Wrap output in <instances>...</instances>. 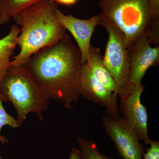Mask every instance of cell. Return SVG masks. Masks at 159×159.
I'll return each mask as SVG.
<instances>
[{
  "label": "cell",
  "instance_id": "15",
  "mask_svg": "<svg viewBox=\"0 0 159 159\" xmlns=\"http://www.w3.org/2000/svg\"><path fill=\"white\" fill-rule=\"evenodd\" d=\"M6 125H9L12 128H18L20 126L17 120L7 113L3 107L2 99L0 98V141L4 145L9 142L8 139L1 134L2 129Z\"/></svg>",
  "mask_w": 159,
  "mask_h": 159
},
{
  "label": "cell",
  "instance_id": "14",
  "mask_svg": "<svg viewBox=\"0 0 159 159\" xmlns=\"http://www.w3.org/2000/svg\"><path fill=\"white\" fill-rule=\"evenodd\" d=\"M77 140L83 159H111L100 153L97 144L94 141H87L80 137H78Z\"/></svg>",
  "mask_w": 159,
  "mask_h": 159
},
{
  "label": "cell",
  "instance_id": "9",
  "mask_svg": "<svg viewBox=\"0 0 159 159\" xmlns=\"http://www.w3.org/2000/svg\"><path fill=\"white\" fill-rule=\"evenodd\" d=\"M81 97L103 107L107 116H119L117 105L118 95L108 90L91 73L86 64L83 65L80 78Z\"/></svg>",
  "mask_w": 159,
  "mask_h": 159
},
{
  "label": "cell",
  "instance_id": "2",
  "mask_svg": "<svg viewBox=\"0 0 159 159\" xmlns=\"http://www.w3.org/2000/svg\"><path fill=\"white\" fill-rule=\"evenodd\" d=\"M57 8L52 0H43L12 16L20 27L17 42L20 51L11 61V66H24L35 52L64 37L66 29L56 17Z\"/></svg>",
  "mask_w": 159,
  "mask_h": 159
},
{
  "label": "cell",
  "instance_id": "12",
  "mask_svg": "<svg viewBox=\"0 0 159 159\" xmlns=\"http://www.w3.org/2000/svg\"><path fill=\"white\" fill-rule=\"evenodd\" d=\"M20 33L18 26L13 25L8 34L0 39V80L11 66L10 58L17 45Z\"/></svg>",
  "mask_w": 159,
  "mask_h": 159
},
{
  "label": "cell",
  "instance_id": "7",
  "mask_svg": "<svg viewBox=\"0 0 159 159\" xmlns=\"http://www.w3.org/2000/svg\"><path fill=\"white\" fill-rule=\"evenodd\" d=\"M106 133L113 141L119 156L122 159H143V147L134 130L122 117L102 118Z\"/></svg>",
  "mask_w": 159,
  "mask_h": 159
},
{
  "label": "cell",
  "instance_id": "17",
  "mask_svg": "<svg viewBox=\"0 0 159 159\" xmlns=\"http://www.w3.org/2000/svg\"><path fill=\"white\" fill-rule=\"evenodd\" d=\"M152 15L155 20L159 22V0H149Z\"/></svg>",
  "mask_w": 159,
  "mask_h": 159
},
{
  "label": "cell",
  "instance_id": "8",
  "mask_svg": "<svg viewBox=\"0 0 159 159\" xmlns=\"http://www.w3.org/2000/svg\"><path fill=\"white\" fill-rule=\"evenodd\" d=\"M150 39L143 36L129 49L130 72L129 82L140 84L148 68L158 64L159 46L152 47Z\"/></svg>",
  "mask_w": 159,
  "mask_h": 159
},
{
  "label": "cell",
  "instance_id": "11",
  "mask_svg": "<svg viewBox=\"0 0 159 159\" xmlns=\"http://www.w3.org/2000/svg\"><path fill=\"white\" fill-rule=\"evenodd\" d=\"M91 73L110 92L118 95V89L115 80L103 61L100 50L91 45L86 62Z\"/></svg>",
  "mask_w": 159,
  "mask_h": 159
},
{
  "label": "cell",
  "instance_id": "10",
  "mask_svg": "<svg viewBox=\"0 0 159 159\" xmlns=\"http://www.w3.org/2000/svg\"><path fill=\"white\" fill-rule=\"evenodd\" d=\"M56 14L58 21L74 36L81 53L83 63H85L91 46V38L95 28L99 25V16H94L89 19H80L71 15H66L58 8Z\"/></svg>",
  "mask_w": 159,
  "mask_h": 159
},
{
  "label": "cell",
  "instance_id": "13",
  "mask_svg": "<svg viewBox=\"0 0 159 159\" xmlns=\"http://www.w3.org/2000/svg\"><path fill=\"white\" fill-rule=\"evenodd\" d=\"M43 0H4L0 7V16L11 18L15 14Z\"/></svg>",
  "mask_w": 159,
  "mask_h": 159
},
{
  "label": "cell",
  "instance_id": "21",
  "mask_svg": "<svg viewBox=\"0 0 159 159\" xmlns=\"http://www.w3.org/2000/svg\"><path fill=\"white\" fill-rule=\"evenodd\" d=\"M3 1H4V0H0V7H1V6H2Z\"/></svg>",
  "mask_w": 159,
  "mask_h": 159
},
{
  "label": "cell",
  "instance_id": "6",
  "mask_svg": "<svg viewBox=\"0 0 159 159\" xmlns=\"http://www.w3.org/2000/svg\"><path fill=\"white\" fill-rule=\"evenodd\" d=\"M99 25L104 27L108 33L103 61L115 80L118 93L129 82L130 72L129 50L123 38L116 30L104 23Z\"/></svg>",
  "mask_w": 159,
  "mask_h": 159
},
{
  "label": "cell",
  "instance_id": "18",
  "mask_svg": "<svg viewBox=\"0 0 159 159\" xmlns=\"http://www.w3.org/2000/svg\"><path fill=\"white\" fill-rule=\"evenodd\" d=\"M69 159H83L81 152L77 148L72 147Z\"/></svg>",
  "mask_w": 159,
  "mask_h": 159
},
{
  "label": "cell",
  "instance_id": "19",
  "mask_svg": "<svg viewBox=\"0 0 159 159\" xmlns=\"http://www.w3.org/2000/svg\"><path fill=\"white\" fill-rule=\"evenodd\" d=\"M57 4L66 6H71L75 5L79 0H52Z\"/></svg>",
  "mask_w": 159,
  "mask_h": 159
},
{
  "label": "cell",
  "instance_id": "1",
  "mask_svg": "<svg viewBox=\"0 0 159 159\" xmlns=\"http://www.w3.org/2000/svg\"><path fill=\"white\" fill-rule=\"evenodd\" d=\"M81 53L66 34L59 42L35 52L24 65L49 99L72 109L81 97Z\"/></svg>",
  "mask_w": 159,
  "mask_h": 159
},
{
  "label": "cell",
  "instance_id": "5",
  "mask_svg": "<svg viewBox=\"0 0 159 159\" xmlns=\"http://www.w3.org/2000/svg\"><path fill=\"white\" fill-rule=\"evenodd\" d=\"M144 86L128 82L118 92L119 98V110L123 119L134 130L139 140L149 145L151 140L148 135V114L141 101Z\"/></svg>",
  "mask_w": 159,
  "mask_h": 159
},
{
  "label": "cell",
  "instance_id": "3",
  "mask_svg": "<svg viewBox=\"0 0 159 159\" xmlns=\"http://www.w3.org/2000/svg\"><path fill=\"white\" fill-rule=\"evenodd\" d=\"M99 6V25L104 23L116 30L128 49L143 36L158 46L159 22L152 17L149 0H100Z\"/></svg>",
  "mask_w": 159,
  "mask_h": 159
},
{
  "label": "cell",
  "instance_id": "20",
  "mask_svg": "<svg viewBox=\"0 0 159 159\" xmlns=\"http://www.w3.org/2000/svg\"><path fill=\"white\" fill-rule=\"evenodd\" d=\"M10 19V18L6 17V16H0V26L9 21Z\"/></svg>",
  "mask_w": 159,
  "mask_h": 159
},
{
  "label": "cell",
  "instance_id": "16",
  "mask_svg": "<svg viewBox=\"0 0 159 159\" xmlns=\"http://www.w3.org/2000/svg\"><path fill=\"white\" fill-rule=\"evenodd\" d=\"M149 145L146 152L142 153L143 159H159V142L151 140Z\"/></svg>",
  "mask_w": 159,
  "mask_h": 159
},
{
  "label": "cell",
  "instance_id": "4",
  "mask_svg": "<svg viewBox=\"0 0 159 159\" xmlns=\"http://www.w3.org/2000/svg\"><path fill=\"white\" fill-rule=\"evenodd\" d=\"M0 98L4 102L12 103L20 126L31 112L43 121V112L48 110L50 100L25 66L9 67L0 80Z\"/></svg>",
  "mask_w": 159,
  "mask_h": 159
}]
</instances>
